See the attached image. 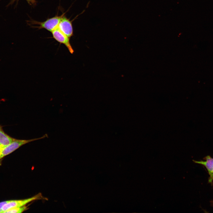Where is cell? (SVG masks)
<instances>
[{
	"mask_svg": "<svg viewBox=\"0 0 213 213\" xmlns=\"http://www.w3.org/2000/svg\"><path fill=\"white\" fill-rule=\"evenodd\" d=\"M47 136V135L46 134L41 137L29 140H19L15 139L12 143L0 151V160L23 145L31 142L44 138Z\"/></svg>",
	"mask_w": 213,
	"mask_h": 213,
	"instance_id": "cell-1",
	"label": "cell"
},
{
	"mask_svg": "<svg viewBox=\"0 0 213 213\" xmlns=\"http://www.w3.org/2000/svg\"><path fill=\"white\" fill-rule=\"evenodd\" d=\"M39 200H47V199L43 197L41 193H39L31 197L26 199L10 200L8 203L3 206L2 213H4L9 209L25 206L32 201Z\"/></svg>",
	"mask_w": 213,
	"mask_h": 213,
	"instance_id": "cell-2",
	"label": "cell"
},
{
	"mask_svg": "<svg viewBox=\"0 0 213 213\" xmlns=\"http://www.w3.org/2000/svg\"><path fill=\"white\" fill-rule=\"evenodd\" d=\"M64 15L63 14L60 16H56L43 22H37L36 24L39 25V28H44L51 32L58 28L60 22Z\"/></svg>",
	"mask_w": 213,
	"mask_h": 213,
	"instance_id": "cell-3",
	"label": "cell"
},
{
	"mask_svg": "<svg viewBox=\"0 0 213 213\" xmlns=\"http://www.w3.org/2000/svg\"><path fill=\"white\" fill-rule=\"evenodd\" d=\"M53 37L60 43L64 44L70 53L72 54L74 51L70 42V38L62 32L58 28L51 32Z\"/></svg>",
	"mask_w": 213,
	"mask_h": 213,
	"instance_id": "cell-4",
	"label": "cell"
},
{
	"mask_svg": "<svg viewBox=\"0 0 213 213\" xmlns=\"http://www.w3.org/2000/svg\"><path fill=\"white\" fill-rule=\"evenodd\" d=\"M203 159L205 161H196L193 160L196 163L203 165L207 170L209 176L208 178V183L212 185L213 181V158L209 155H207Z\"/></svg>",
	"mask_w": 213,
	"mask_h": 213,
	"instance_id": "cell-5",
	"label": "cell"
},
{
	"mask_svg": "<svg viewBox=\"0 0 213 213\" xmlns=\"http://www.w3.org/2000/svg\"><path fill=\"white\" fill-rule=\"evenodd\" d=\"M58 28L70 38L73 35L72 22L64 15L60 21Z\"/></svg>",
	"mask_w": 213,
	"mask_h": 213,
	"instance_id": "cell-6",
	"label": "cell"
},
{
	"mask_svg": "<svg viewBox=\"0 0 213 213\" xmlns=\"http://www.w3.org/2000/svg\"><path fill=\"white\" fill-rule=\"evenodd\" d=\"M15 139L5 133L2 129H0V151Z\"/></svg>",
	"mask_w": 213,
	"mask_h": 213,
	"instance_id": "cell-7",
	"label": "cell"
},
{
	"mask_svg": "<svg viewBox=\"0 0 213 213\" xmlns=\"http://www.w3.org/2000/svg\"><path fill=\"white\" fill-rule=\"evenodd\" d=\"M29 208L28 206H25L20 207L12 208L6 211L4 213H20L28 210Z\"/></svg>",
	"mask_w": 213,
	"mask_h": 213,
	"instance_id": "cell-8",
	"label": "cell"
},
{
	"mask_svg": "<svg viewBox=\"0 0 213 213\" xmlns=\"http://www.w3.org/2000/svg\"><path fill=\"white\" fill-rule=\"evenodd\" d=\"M10 201L7 200L0 202V213H2V208L4 205L8 203Z\"/></svg>",
	"mask_w": 213,
	"mask_h": 213,
	"instance_id": "cell-9",
	"label": "cell"
},
{
	"mask_svg": "<svg viewBox=\"0 0 213 213\" xmlns=\"http://www.w3.org/2000/svg\"><path fill=\"white\" fill-rule=\"evenodd\" d=\"M29 3L31 4L33 2V0H26Z\"/></svg>",
	"mask_w": 213,
	"mask_h": 213,
	"instance_id": "cell-10",
	"label": "cell"
},
{
	"mask_svg": "<svg viewBox=\"0 0 213 213\" xmlns=\"http://www.w3.org/2000/svg\"><path fill=\"white\" fill-rule=\"evenodd\" d=\"M210 204L211 206L213 207V201H210Z\"/></svg>",
	"mask_w": 213,
	"mask_h": 213,
	"instance_id": "cell-11",
	"label": "cell"
},
{
	"mask_svg": "<svg viewBox=\"0 0 213 213\" xmlns=\"http://www.w3.org/2000/svg\"><path fill=\"white\" fill-rule=\"evenodd\" d=\"M2 129V127L0 125V129Z\"/></svg>",
	"mask_w": 213,
	"mask_h": 213,
	"instance_id": "cell-12",
	"label": "cell"
}]
</instances>
